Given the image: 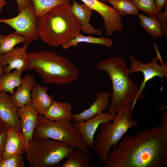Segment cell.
<instances>
[{
    "label": "cell",
    "mask_w": 167,
    "mask_h": 167,
    "mask_svg": "<svg viewBox=\"0 0 167 167\" xmlns=\"http://www.w3.org/2000/svg\"><path fill=\"white\" fill-rule=\"evenodd\" d=\"M105 167H164L167 164V126L125 135L109 153Z\"/></svg>",
    "instance_id": "6da1fadb"
},
{
    "label": "cell",
    "mask_w": 167,
    "mask_h": 167,
    "mask_svg": "<svg viewBox=\"0 0 167 167\" xmlns=\"http://www.w3.org/2000/svg\"><path fill=\"white\" fill-rule=\"evenodd\" d=\"M39 36L52 47L67 42L81 31L79 22L70 3L58 5L38 19Z\"/></svg>",
    "instance_id": "7a4b0ae2"
},
{
    "label": "cell",
    "mask_w": 167,
    "mask_h": 167,
    "mask_svg": "<svg viewBox=\"0 0 167 167\" xmlns=\"http://www.w3.org/2000/svg\"><path fill=\"white\" fill-rule=\"evenodd\" d=\"M25 58L46 83L66 84L78 77L76 66L66 58L54 52L42 50L27 53Z\"/></svg>",
    "instance_id": "3957f363"
},
{
    "label": "cell",
    "mask_w": 167,
    "mask_h": 167,
    "mask_svg": "<svg viewBox=\"0 0 167 167\" xmlns=\"http://www.w3.org/2000/svg\"><path fill=\"white\" fill-rule=\"evenodd\" d=\"M96 68L105 71L112 83V99L108 112L116 114L122 105L129 102H132L134 107L137 100L140 99L139 88L131 79L124 59L118 57L110 58L98 63Z\"/></svg>",
    "instance_id": "277c9868"
},
{
    "label": "cell",
    "mask_w": 167,
    "mask_h": 167,
    "mask_svg": "<svg viewBox=\"0 0 167 167\" xmlns=\"http://www.w3.org/2000/svg\"><path fill=\"white\" fill-rule=\"evenodd\" d=\"M134 107L132 102L123 104L118 109L114 120L100 125L93 149L103 163L106 159L111 148L116 145L130 128L138 125V121L132 119Z\"/></svg>",
    "instance_id": "5b68a950"
},
{
    "label": "cell",
    "mask_w": 167,
    "mask_h": 167,
    "mask_svg": "<svg viewBox=\"0 0 167 167\" xmlns=\"http://www.w3.org/2000/svg\"><path fill=\"white\" fill-rule=\"evenodd\" d=\"M74 148L57 140L32 138L29 143L26 158L34 167H52L66 158Z\"/></svg>",
    "instance_id": "8992f818"
},
{
    "label": "cell",
    "mask_w": 167,
    "mask_h": 167,
    "mask_svg": "<svg viewBox=\"0 0 167 167\" xmlns=\"http://www.w3.org/2000/svg\"><path fill=\"white\" fill-rule=\"evenodd\" d=\"M45 138L59 141L68 147L79 149L91 155L83 144L75 124L68 122H56L39 114L32 138Z\"/></svg>",
    "instance_id": "52a82bcc"
},
{
    "label": "cell",
    "mask_w": 167,
    "mask_h": 167,
    "mask_svg": "<svg viewBox=\"0 0 167 167\" xmlns=\"http://www.w3.org/2000/svg\"><path fill=\"white\" fill-rule=\"evenodd\" d=\"M16 16L1 19L0 23L6 24L13 28L18 34L23 36L28 43L37 41L39 37L38 20L35 14L32 4L30 2Z\"/></svg>",
    "instance_id": "ba28073f"
},
{
    "label": "cell",
    "mask_w": 167,
    "mask_h": 167,
    "mask_svg": "<svg viewBox=\"0 0 167 167\" xmlns=\"http://www.w3.org/2000/svg\"><path fill=\"white\" fill-rule=\"evenodd\" d=\"M161 55L153 57L151 61L148 63H143L132 56L129 57L131 63L128 69L129 74L137 72H142L143 75V80L139 88L138 96L140 98L143 97L142 91L146 87L147 82L154 77H159L163 79L167 78V65L165 62L160 65L158 62Z\"/></svg>",
    "instance_id": "9c48e42d"
},
{
    "label": "cell",
    "mask_w": 167,
    "mask_h": 167,
    "mask_svg": "<svg viewBox=\"0 0 167 167\" xmlns=\"http://www.w3.org/2000/svg\"><path fill=\"white\" fill-rule=\"evenodd\" d=\"M81 0L102 16L107 36H112L115 31L121 32L124 30L122 17L113 7L98 0Z\"/></svg>",
    "instance_id": "30bf717a"
},
{
    "label": "cell",
    "mask_w": 167,
    "mask_h": 167,
    "mask_svg": "<svg viewBox=\"0 0 167 167\" xmlns=\"http://www.w3.org/2000/svg\"><path fill=\"white\" fill-rule=\"evenodd\" d=\"M116 115L103 112L86 121L75 122V127L84 145L93 149L94 135L100 125L103 122L113 121Z\"/></svg>",
    "instance_id": "8fae6325"
},
{
    "label": "cell",
    "mask_w": 167,
    "mask_h": 167,
    "mask_svg": "<svg viewBox=\"0 0 167 167\" xmlns=\"http://www.w3.org/2000/svg\"><path fill=\"white\" fill-rule=\"evenodd\" d=\"M19 109L7 92H0V119L7 126L22 132L21 121L18 113Z\"/></svg>",
    "instance_id": "7c38bea8"
},
{
    "label": "cell",
    "mask_w": 167,
    "mask_h": 167,
    "mask_svg": "<svg viewBox=\"0 0 167 167\" xmlns=\"http://www.w3.org/2000/svg\"><path fill=\"white\" fill-rule=\"evenodd\" d=\"M28 43L24 44L21 48L16 47L12 52L1 55V65L4 73L9 72L13 69L29 71L32 68L25 58Z\"/></svg>",
    "instance_id": "4fadbf2b"
},
{
    "label": "cell",
    "mask_w": 167,
    "mask_h": 167,
    "mask_svg": "<svg viewBox=\"0 0 167 167\" xmlns=\"http://www.w3.org/2000/svg\"><path fill=\"white\" fill-rule=\"evenodd\" d=\"M18 113L21 121L22 132L25 142L27 153L29 143L32 139L37 125L39 114L32 101L19 108Z\"/></svg>",
    "instance_id": "5bb4252c"
},
{
    "label": "cell",
    "mask_w": 167,
    "mask_h": 167,
    "mask_svg": "<svg viewBox=\"0 0 167 167\" xmlns=\"http://www.w3.org/2000/svg\"><path fill=\"white\" fill-rule=\"evenodd\" d=\"M111 96V94L109 92H97L94 101L89 107L80 113L72 114V120L75 122H84L103 112L108 108Z\"/></svg>",
    "instance_id": "9a60e30c"
},
{
    "label": "cell",
    "mask_w": 167,
    "mask_h": 167,
    "mask_svg": "<svg viewBox=\"0 0 167 167\" xmlns=\"http://www.w3.org/2000/svg\"><path fill=\"white\" fill-rule=\"evenodd\" d=\"M6 131V138L2 153L3 160L14 154L26 153L25 142L22 133L7 126Z\"/></svg>",
    "instance_id": "2e32d148"
},
{
    "label": "cell",
    "mask_w": 167,
    "mask_h": 167,
    "mask_svg": "<svg viewBox=\"0 0 167 167\" xmlns=\"http://www.w3.org/2000/svg\"><path fill=\"white\" fill-rule=\"evenodd\" d=\"M72 11L78 20L80 24L81 29L83 32L89 35L92 34L101 36L102 31L101 29L93 28L89 22L93 10L84 3H79L73 0L72 5Z\"/></svg>",
    "instance_id": "e0dca14e"
},
{
    "label": "cell",
    "mask_w": 167,
    "mask_h": 167,
    "mask_svg": "<svg viewBox=\"0 0 167 167\" xmlns=\"http://www.w3.org/2000/svg\"><path fill=\"white\" fill-rule=\"evenodd\" d=\"M35 83V78L32 75L27 74L22 78L21 85L11 96L16 106L20 108L31 101V92Z\"/></svg>",
    "instance_id": "ac0fdd59"
},
{
    "label": "cell",
    "mask_w": 167,
    "mask_h": 167,
    "mask_svg": "<svg viewBox=\"0 0 167 167\" xmlns=\"http://www.w3.org/2000/svg\"><path fill=\"white\" fill-rule=\"evenodd\" d=\"M48 86L35 83L32 91L31 101L40 115H43L49 108L54 100V96L49 95Z\"/></svg>",
    "instance_id": "d6986e66"
},
{
    "label": "cell",
    "mask_w": 167,
    "mask_h": 167,
    "mask_svg": "<svg viewBox=\"0 0 167 167\" xmlns=\"http://www.w3.org/2000/svg\"><path fill=\"white\" fill-rule=\"evenodd\" d=\"M72 106L69 102L54 100L43 114L46 118L56 122L70 121L72 119Z\"/></svg>",
    "instance_id": "ffe728a7"
},
{
    "label": "cell",
    "mask_w": 167,
    "mask_h": 167,
    "mask_svg": "<svg viewBox=\"0 0 167 167\" xmlns=\"http://www.w3.org/2000/svg\"><path fill=\"white\" fill-rule=\"evenodd\" d=\"M24 71L15 69L12 72L4 73L0 77V92H8L11 94L14 93V89L21 84V75Z\"/></svg>",
    "instance_id": "44dd1931"
},
{
    "label": "cell",
    "mask_w": 167,
    "mask_h": 167,
    "mask_svg": "<svg viewBox=\"0 0 167 167\" xmlns=\"http://www.w3.org/2000/svg\"><path fill=\"white\" fill-rule=\"evenodd\" d=\"M80 43L97 44L109 47L112 46L113 41L112 39L105 37L84 36L79 33L62 45L63 49H66L72 46L76 47Z\"/></svg>",
    "instance_id": "7402d4cb"
},
{
    "label": "cell",
    "mask_w": 167,
    "mask_h": 167,
    "mask_svg": "<svg viewBox=\"0 0 167 167\" xmlns=\"http://www.w3.org/2000/svg\"><path fill=\"white\" fill-rule=\"evenodd\" d=\"M139 24L153 39L161 37L163 35L160 24L156 17L147 16L143 13L138 15Z\"/></svg>",
    "instance_id": "603a6c76"
},
{
    "label": "cell",
    "mask_w": 167,
    "mask_h": 167,
    "mask_svg": "<svg viewBox=\"0 0 167 167\" xmlns=\"http://www.w3.org/2000/svg\"><path fill=\"white\" fill-rule=\"evenodd\" d=\"M85 152L74 148L67 155L66 160L61 167H88L89 166V157Z\"/></svg>",
    "instance_id": "cb8c5ba5"
},
{
    "label": "cell",
    "mask_w": 167,
    "mask_h": 167,
    "mask_svg": "<svg viewBox=\"0 0 167 167\" xmlns=\"http://www.w3.org/2000/svg\"><path fill=\"white\" fill-rule=\"evenodd\" d=\"M27 0L32 4L35 14L38 19L54 7L70 2V0Z\"/></svg>",
    "instance_id": "d4e9b609"
},
{
    "label": "cell",
    "mask_w": 167,
    "mask_h": 167,
    "mask_svg": "<svg viewBox=\"0 0 167 167\" xmlns=\"http://www.w3.org/2000/svg\"><path fill=\"white\" fill-rule=\"evenodd\" d=\"M27 42L28 43L25 37L15 32L3 36L0 41V54L9 53L14 49L15 46L17 44Z\"/></svg>",
    "instance_id": "484cf974"
},
{
    "label": "cell",
    "mask_w": 167,
    "mask_h": 167,
    "mask_svg": "<svg viewBox=\"0 0 167 167\" xmlns=\"http://www.w3.org/2000/svg\"><path fill=\"white\" fill-rule=\"evenodd\" d=\"M122 16L126 15H138L139 10L130 0H106Z\"/></svg>",
    "instance_id": "4316f807"
},
{
    "label": "cell",
    "mask_w": 167,
    "mask_h": 167,
    "mask_svg": "<svg viewBox=\"0 0 167 167\" xmlns=\"http://www.w3.org/2000/svg\"><path fill=\"white\" fill-rule=\"evenodd\" d=\"M138 10L147 14L148 16L155 18L158 12L154 0H130Z\"/></svg>",
    "instance_id": "83f0119b"
},
{
    "label": "cell",
    "mask_w": 167,
    "mask_h": 167,
    "mask_svg": "<svg viewBox=\"0 0 167 167\" xmlns=\"http://www.w3.org/2000/svg\"><path fill=\"white\" fill-rule=\"evenodd\" d=\"M24 163L22 154L12 155L0 162V167H23Z\"/></svg>",
    "instance_id": "f1b7e54d"
},
{
    "label": "cell",
    "mask_w": 167,
    "mask_h": 167,
    "mask_svg": "<svg viewBox=\"0 0 167 167\" xmlns=\"http://www.w3.org/2000/svg\"><path fill=\"white\" fill-rule=\"evenodd\" d=\"M165 7V11L162 12L160 11L158 12L156 15V18L160 24L163 34L167 36V28L166 22L167 18V5Z\"/></svg>",
    "instance_id": "f546056e"
},
{
    "label": "cell",
    "mask_w": 167,
    "mask_h": 167,
    "mask_svg": "<svg viewBox=\"0 0 167 167\" xmlns=\"http://www.w3.org/2000/svg\"><path fill=\"white\" fill-rule=\"evenodd\" d=\"M7 135L6 126L3 132L0 135V162L3 160L2 153Z\"/></svg>",
    "instance_id": "4dcf8cb0"
},
{
    "label": "cell",
    "mask_w": 167,
    "mask_h": 167,
    "mask_svg": "<svg viewBox=\"0 0 167 167\" xmlns=\"http://www.w3.org/2000/svg\"><path fill=\"white\" fill-rule=\"evenodd\" d=\"M19 13L25 7L30 3L27 0H16Z\"/></svg>",
    "instance_id": "1f68e13d"
},
{
    "label": "cell",
    "mask_w": 167,
    "mask_h": 167,
    "mask_svg": "<svg viewBox=\"0 0 167 167\" xmlns=\"http://www.w3.org/2000/svg\"><path fill=\"white\" fill-rule=\"evenodd\" d=\"M155 2L158 12L167 5V0H155Z\"/></svg>",
    "instance_id": "d6a6232c"
},
{
    "label": "cell",
    "mask_w": 167,
    "mask_h": 167,
    "mask_svg": "<svg viewBox=\"0 0 167 167\" xmlns=\"http://www.w3.org/2000/svg\"><path fill=\"white\" fill-rule=\"evenodd\" d=\"M161 125L167 126V113L164 112L161 118Z\"/></svg>",
    "instance_id": "836d02e7"
},
{
    "label": "cell",
    "mask_w": 167,
    "mask_h": 167,
    "mask_svg": "<svg viewBox=\"0 0 167 167\" xmlns=\"http://www.w3.org/2000/svg\"><path fill=\"white\" fill-rule=\"evenodd\" d=\"M6 125L0 118V135L3 132Z\"/></svg>",
    "instance_id": "e575fe53"
},
{
    "label": "cell",
    "mask_w": 167,
    "mask_h": 167,
    "mask_svg": "<svg viewBox=\"0 0 167 167\" xmlns=\"http://www.w3.org/2000/svg\"><path fill=\"white\" fill-rule=\"evenodd\" d=\"M7 2L6 0H0V12L3 7L6 4Z\"/></svg>",
    "instance_id": "d590c367"
},
{
    "label": "cell",
    "mask_w": 167,
    "mask_h": 167,
    "mask_svg": "<svg viewBox=\"0 0 167 167\" xmlns=\"http://www.w3.org/2000/svg\"><path fill=\"white\" fill-rule=\"evenodd\" d=\"M1 55V54H0V77L2 75L4 74V73L3 71L2 67L1 65L0 60Z\"/></svg>",
    "instance_id": "8d00e7d4"
},
{
    "label": "cell",
    "mask_w": 167,
    "mask_h": 167,
    "mask_svg": "<svg viewBox=\"0 0 167 167\" xmlns=\"http://www.w3.org/2000/svg\"><path fill=\"white\" fill-rule=\"evenodd\" d=\"M153 46H154V49H155V50L156 49H158V48L157 47V45L156 44L154 43V45H153ZM159 60L161 62V63L163 62H162L161 57V58H159Z\"/></svg>",
    "instance_id": "74e56055"
},
{
    "label": "cell",
    "mask_w": 167,
    "mask_h": 167,
    "mask_svg": "<svg viewBox=\"0 0 167 167\" xmlns=\"http://www.w3.org/2000/svg\"><path fill=\"white\" fill-rule=\"evenodd\" d=\"M98 0L104 3H105L106 2V0Z\"/></svg>",
    "instance_id": "f35d334b"
},
{
    "label": "cell",
    "mask_w": 167,
    "mask_h": 167,
    "mask_svg": "<svg viewBox=\"0 0 167 167\" xmlns=\"http://www.w3.org/2000/svg\"><path fill=\"white\" fill-rule=\"evenodd\" d=\"M3 36L0 35V41L1 40V39H2V37H3Z\"/></svg>",
    "instance_id": "ab89813d"
}]
</instances>
